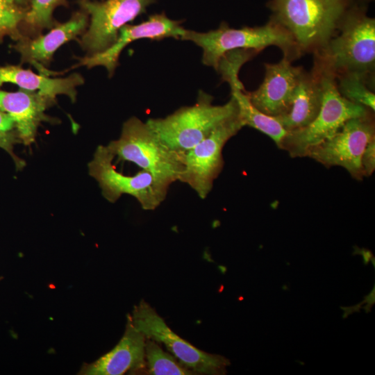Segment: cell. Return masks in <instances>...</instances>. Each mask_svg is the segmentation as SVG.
<instances>
[{"instance_id":"obj_10","label":"cell","mask_w":375,"mask_h":375,"mask_svg":"<svg viewBox=\"0 0 375 375\" xmlns=\"http://www.w3.org/2000/svg\"><path fill=\"white\" fill-rule=\"evenodd\" d=\"M372 112L348 119L332 137L310 148L306 156L326 167L340 166L353 178L362 180V154L375 138Z\"/></svg>"},{"instance_id":"obj_9","label":"cell","mask_w":375,"mask_h":375,"mask_svg":"<svg viewBox=\"0 0 375 375\" xmlns=\"http://www.w3.org/2000/svg\"><path fill=\"white\" fill-rule=\"evenodd\" d=\"M244 126L238 113L188 151L184 154V171L179 181L188 185L201 199H206L223 169L225 144Z\"/></svg>"},{"instance_id":"obj_26","label":"cell","mask_w":375,"mask_h":375,"mask_svg":"<svg viewBox=\"0 0 375 375\" xmlns=\"http://www.w3.org/2000/svg\"><path fill=\"white\" fill-rule=\"evenodd\" d=\"M15 2L19 5V4H24L26 3L27 0H15Z\"/></svg>"},{"instance_id":"obj_13","label":"cell","mask_w":375,"mask_h":375,"mask_svg":"<svg viewBox=\"0 0 375 375\" xmlns=\"http://www.w3.org/2000/svg\"><path fill=\"white\" fill-rule=\"evenodd\" d=\"M265 77L260 86L247 92L251 103L262 112L272 117L285 115L290 109L301 75V67L292 65L283 57L277 63L265 64Z\"/></svg>"},{"instance_id":"obj_14","label":"cell","mask_w":375,"mask_h":375,"mask_svg":"<svg viewBox=\"0 0 375 375\" xmlns=\"http://www.w3.org/2000/svg\"><path fill=\"white\" fill-rule=\"evenodd\" d=\"M146 337L133 324L130 316L118 344L96 361L84 364L79 372L85 375H121L136 372L146 367Z\"/></svg>"},{"instance_id":"obj_19","label":"cell","mask_w":375,"mask_h":375,"mask_svg":"<svg viewBox=\"0 0 375 375\" xmlns=\"http://www.w3.org/2000/svg\"><path fill=\"white\" fill-rule=\"evenodd\" d=\"M222 80L230 85L231 96L237 102L238 114L244 126L252 127L267 135L279 147L288 132L278 119L262 112L251 103L238 74H227Z\"/></svg>"},{"instance_id":"obj_17","label":"cell","mask_w":375,"mask_h":375,"mask_svg":"<svg viewBox=\"0 0 375 375\" xmlns=\"http://www.w3.org/2000/svg\"><path fill=\"white\" fill-rule=\"evenodd\" d=\"M83 82L79 74L64 78H49L47 75L38 74L19 66L0 67V86L6 83H13L20 89L38 92L52 101L57 95L65 94L74 102L76 97V88Z\"/></svg>"},{"instance_id":"obj_4","label":"cell","mask_w":375,"mask_h":375,"mask_svg":"<svg viewBox=\"0 0 375 375\" xmlns=\"http://www.w3.org/2000/svg\"><path fill=\"white\" fill-rule=\"evenodd\" d=\"M213 97L200 90L196 103L183 106L163 118H151L147 123L169 148L185 154L206 138L219 125L238 113L231 96L223 105H213Z\"/></svg>"},{"instance_id":"obj_8","label":"cell","mask_w":375,"mask_h":375,"mask_svg":"<svg viewBox=\"0 0 375 375\" xmlns=\"http://www.w3.org/2000/svg\"><path fill=\"white\" fill-rule=\"evenodd\" d=\"M130 318L133 326L146 338L163 344L183 365L194 374H226L229 360L204 352L180 338L145 301L142 300L134 307Z\"/></svg>"},{"instance_id":"obj_15","label":"cell","mask_w":375,"mask_h":375,"mask_svg":"<svg viewBox=\"0 0 375 375\" xmlns=\"http://www.w3.org/2000/svg\"><path fill=\"white\" fill-rule=\"evenodd\" d=\"M88 17L83 12L74 14L68 21L59 24L50 31L33 39H22L14 46L19 53L22 61L28 62L49 75L44 67L56 51L65 43L82 33L88 24Z\"/></svg>"},{"instance_id":"obj_23","label":"cell","mask_w":375,"mask_h":375,"mask_svg":"<svg viewBox=\"0 0 375 375\" xmlns=\"http://www.w3.org/2000/svg\"><path fill=\"white\" fill-rule=\"evenodd\" d=\"M20 141L17 131H0V147L11 156L17 169H21L25 165V162L19 158L13 151L14 145Z\"/></svg>"},{"instance_id":"obj_7","label":"cell","mask_w":375,"mask_h":375,"mask_svg":"<svg viewBox=\"0 0 375 375\" xmlns=\"http://www.w3.org/2000/svg\"><path fill=\"white\" fill-rule=\"evenodd\" d=\"M114 157L106 146L100 145L88 164L90 175L99 183L105 199L114 203L122 194H129L145 210H155L165 200L169 184L144 170L123 174L112 165Z\"/></svg>"},{"instance_id":"obj_11","label":"cell","mask_w":375,"mask_h":375,"mask_svg":"<svg viewBox=\"0 0 375 375\" xmlns=\"http://www.w3.org/2000/svg\"><path fill=\"white\" fill-rule=\"evenodd\" d=\"M154 0H83L81 6L90 16L81 44L89 53H101L116 41L120 29L145 12Z\"/></svg>"},{"instance_id":"obj_12","label":"cell","mask_w":375,"mask_h":375,"mask_svg":"<svg viewBox=\"0 0 375 375\" xmlns=\"http://www.w3.org/2000/svg\"><path fill=\"white\" fill-rule=\"evenodd\" d=\"M181 21L169 19L166 15L155 14L147 20L138 24H126L119 33L116 41L105 51L80 59L78 66L88 68L96 66L104 67L111 76L118 65L119 57L122 50L131 42L140 39L161 40L167 38L180 39L185 28Z\"/></svg>"},{"instance_id":"obj_6","label":"cell","mask_w":375,"mask_h":375,"mask_svg":"<svg viewBox=\"0 0 375 375\" xmlns=\"http://www.w3.org/2000/svg\"><path fill=\"white\" fill-rule=\"evenodd\" d=\"M322 89V103L308 126L288 132L279 149L292 158L306 157L312 147L332 137L349 119L366 115L369 109L347 100L339 93L335 75L315 62Z\"/></svg>"},{"instance_id":"obj_18","label":"cell","mask_w":375,"mask_h":375,"mask_svg":"<svg viewBox=\"0 0 375 375\" xmlns=\"http://www.w3.org/2000/svg\"><path fill=\"white\" fill-rule=\"evenodd\" d=\"M322 103V89L319 74L303 71L292 97L289 110L275 117L287 132L308 126L317 117Z\"/></svg>"},{"instance_id":"obj_25","label":"cell","mask_w":375,"mask_h":375,"mask_svg":"<svg viewBox=\"0 0 375 375\" xmlns=\"http://www.w3.org/2000/svg\"><path fill=\"white\" fill-rule=\"evenodd\" d=\"M13 128H15V122L12 118L0 110V131H12Z\"/></svg>"},{"instance_id":"obj_3","label":"cell","mask_w":375,"mask_h":375,"mask_svg":"<svg viewBox=\"0 0 375 375\" xmlns=\"http://www.w3.org/2000/svg\"><path fill=\"white\" fill-rule=\"evenodd\" d=\"M180 40L190 41L203 51L202 62L216 71L221 58L227 52L240 49H253L261 51L269 46L281 49L283 56L294 60L301 53L290 33L270 19L261 26L233 28L222 23L218 28L208 32L184 30Z\"/></svg>"},{"instance_id":"obj_1","label":"cell","mask_w":375,"mask_h":375,"mask_svg":"<svg viewBox=\"0 0 375 375\" xmlns=\"http://www.w3.org/2000/svg\"><path fill=\"white\" fill-rule=\"evenodd\" d=\"M338 34L315 53L316 62L335 76L356 74L369 84L375 67V20L360 7L350 6L344 15Z\"/></svg>"},{"instance_id":"obj_21","label":"cell","mask_w":375,"mask_h":375,"mask_svg":"<svg viewBox=\"0 0 375 375\" xmlns=\"http://www.w3.org/2000/svg\"><path fill=\"white\" fill-rule=\"evenodd\" d=\"M335 82L342 97L374 112L375 94L363 77L356 74H341L335 76Z\"/></svg>"},{"instance_id":"obj_16","label":"cell","mask_w":375,"mask_h":375,"mask_svg":"<svg viewBox=\"0 0 375 375\" xmlns=\"http://www.w3.org/2000/svg\"><path fill=\"white\" fill-rule=\"evenodd\" d=\"M52 102L38 92L0 90V110L14 121L19 139L26 145L34 142L40 124L47 119L44 111Z\"/></svg>"},{"instance_id":"obj_5","label":"cell","mask_w":375,"mask_h":375,"mask_svg":"<svg viewBox=\"0 0 375 375\" xmlns=\"http://www.w3.org/2000/svg\"><path fill=\"white\" fill-rule=\"evenodd\" d=\"M106 147L114 156L135 163L170 185L179 181L184 171V154L169 148L147 122L136 117L124 123L119 138Z\"/></svg>"},{"instance_id":"obj_2","label":"cell","mask_w":375,"mask_h":375,"mask_svg":"<svg viewBox=\"0 0 375 375\" xmlns=\"http://www.w3.org/2000/svg\"><path fill=\"white\" fill-rule=\"evenodd\" d=\"M350 0H271V19L288 31L301 53L324 48L338 33Z\"/></svg>"},{"instance_id":"obj_20","label":"cell","mask_w":375,"mask_h":375,"mask_svg":"<svg viewBox=\"0 0 375 375\" xmlns=\"http://www.w3.org/2000/svg\"><path fill=\"white\" fill-rule=\"evenodd\" d=\"M145 360L148 372L153 375H190L194 373L177 362L175 357L163 351L158 342L151 338L145 340Z\"/></svg>"},{"instance_id":"obj_24","label":"cell","mask_w":375,"mask_h":375,"mask_svg":"<svg viewBox=\"0 0 375 375\" xmlns=\"http://www.w3.org/2000/svg\"><path fill=\"white\" fill-rule=\"evenodd\" d=\"M361 167L364 177L370 176L375 169V138L369 141L363 151Z\"/></svg>"},{"instance_id":"obj_22","label":"cell","mask_w":375,"mask_h":375,"mask_svg":"<svg viewBox=\"0 0 375 375\" xmlns=\"http://www.w3.org/2000/svg\"><path fill=\"white\" fill-rule=\"evenodd\" d=\"M65 0H31V8L25 12L24 21L34 29L50 28L55 8Z\"/></svg>"}]
</instances>
